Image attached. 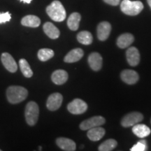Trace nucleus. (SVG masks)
<instances>
[{
	"mask_svg": "<svg viewBox=\"0 0 151 151\" xmlns=\"http://www.w3.org/2000/svg\"><path fill=\"white\" fill-rule=\"evenodd\" d=\"M46 13L52 20L56 22H62L65 20L67 14L65 7L60 1L55 0L48 6Z\"/></svg>",
	"mask_w": 151,
	"mask_h": 151,
	"instance_id": "f257e3e1",
	"label": "nucleus"
},
{
	"mask_svg": "<svg viewBox=\"0 0 151 151\" xmlns=\"http://www.w3.org/2000/svg\"><path fill=\"white\" fill-rule=\"evenodd\" d=\"M28 95L27 89L21 86H10L6 90V97L11 104H18L24 101Z\"/></svg>",
	"mask_w": 151,
	"mask_h": 151,
	"instance_id": "f03ea898",
	"label": "nucleus"
},
{
	"mask_svg": "<svg viewBox=\"0 0 151 151\" xmlns=\"http://www.w3.org/2000/svg\"><path fill=\"white\" fill-rule=\"evenodd\" d=\"M120 9L124 14L128 16H137L143 9V4L140 1L123 0L120 4Z\"/></svg>",
	"mask_w": 151,
	"mask_h": 151,
	"instance_id": "7ed1b4c3",
	"label": "nucleus"
},
{
	"mask_svg": "<svg viewBox=\"0 0 151 151\" xmlns=\"http://www.w3.org/2000/svg\"><path fill=\"white\" fill-rule=\"evenodd\" d=\"M24 115L27 123L30 126L35 125L37 122L39 115V109L37 104L35 101H29L26 105Z\"/></svg>",
	"mask_w": 151,
	"mask_h": 151,
	"instance_id": "20e7f679",
	"label": "nucleus"
},
{
	"mask_svg": "<svg viewBox=\"0 0 151 151\" xmlns=\"http://www.w3.org/2000/svg\"><path fill=\"white\" fill-rule=\"evenodd\" d=\"M67 109L72 114L80 115L84 113L87 111L88 105L83 100L75 99L68 104Z\"/></svg>",
	"mask_w": 151,
	"mask_h": 151,
	"instance_id": "39448f33",
	"label": "nucleus"
},
{
	"mask_svg": "<svg viewBox=\"0 0 151 151\" xmlns=\"http://www.w3.org/2000/svg\"><path fill=\"white\" fill-rule=\"evenodd\" d=\"M143 119V116L139 112H132L126 115L121 120V124L124 127H129L139 123Z\"/></svg>",
	"mask_w": 151,
	"mask_h": 151,
	"instance_id": "423d86ee",
	"label": "nucleus"
},
{
	"mask_svg": "<svg viewBox=\"0 0 151 151\" xmlns=\"http://www.w3.org/2000/svg\"><path fill=\"white\" fill-rule=\"evenodd\" d=\"M105 118L102 116H94L81 122L80 128L82 130H88L91 128L102 125L105 123Z\"/></svg>",
	"mask_w": 151,
	"mask_h": 151,
	"instance_id": "0eeeda50",
	"label": "nucleus"
},
{
	"mask_svg": "<svg viewBox=\"0 0 151 151\" xmlns=\"http://www.w3.org/2000/svg\"><path fill=\"white\" fill-rule=\"evenodd\" d=\"M62 101H63V97L60 93L55 92V93L50 94L47 100V108L48 110L52 111L58 110L61 106Z\"/></svg>",
	"mask_w": 151,
	"mask_h": 151,
	"instance_id": "6e6552de",
	"label": "nucleus"
},
{
	"mask_svg": "<svg viewBox=\"0 0 151 151\" xmlns=\"http://www.w3.org/2000/svg\"><path fill=\"white\" fill-rule=\"evenodd\" d=\"M1 60L3 65L11 73H14L17 71L18 66L15 60L12 56L8 52H4L1 55Z\"/></svg>",
	"mask_w": 151,
	"mask_h": 151,
	"instance_id": "1a4fd4ad",
	"label": "nucleus"
},
{
	"mask_svg": "<svg viewBox=\"0 0 151 151\" xmlns=\"http://www.w3.org/2000/svg\"><path fill=\"white\" fill-rule=\"evenodd\" d=\"M111 31V25L108 22H101L97 26V37L99 40L104 41L108 39Z\"/></svg>",
	"mask_w": 151,
	"mask_h": 151,
	"instance_id": "9d476101",
	"label": "nucleus"
},
{
	"mask_svg": "<svg viewBox=\"0 0 151 151\" xmlns=\"http://www.w3.org/2000/svg\"><path fill=\"white\" fill-rule=\"evenodd\" d=\"M126 57L129 65L132 67H136L140 62V53L135 47H130L126 52Z\"/></svg>",
	"mask_w": 151,
	"mask_h": 151,
	"instance_id": "9b49d317",
	"label": "nucleus"
},
{
	"mask_svg": "<svg viewBox=\"0 0 151 151\" xmlns=\"http://www.w3.org/2000/svg\"><path fill=\"white\" fill-rule=\"evenodd\" d=\"M121 79L127 84L133 85L137 83L139 81V76L137 71L131 69H125L120 73Z\"/></svg>",
	"mask_w": 151,
	"mask_h": 151,
	"instance_id": "f8f14e48",
	"label": "nucleus"
},
{
	"mask_svg": "<svg viewBox=\"0 0 151 151\" xmlns=\"http://www.w3.org/2000/svg\"><path fill=\"white\" fill-rule=\"evenodd\" d=\"M88 63L92 70L99 71L102 67V57L98 52H92L88 57Z\"/></svg>",
	"mask_w": 151,
	"mask_h": 151,
	"instance_id": "ddd939ff",
	"label": "nucleus"
},
{
	"mask_svg": "<svg viewBox=\"0 0 151 151\" xmlns=\"http://www.w3.org/2000/svg\"><path fill=\"white\" fill-rule=\"evenodd\" d=\"M84 55L83 50L81 48H75L71 50L64 58V61L67 63H73L78 62Z\"/></svg>",
	"mask_w": 151,
	"mask_h": 151,
	"instance_id": "4468645a",
	"label": "nucleus"
},
{
	"mask_svg": "<svg viewBox=\"0 0 151 151\" xmlns=\"http://www.w3.org/2000/svg\"><path fill=\"white\" fill-rule=\"evenodd\" d=\"M56 143L62 150L66 151H74L76 148L74 141L65 137H60L57 139Z\"/></svg>",
	"mask_w": 151,
	"mask_h": 151,
	"instance_id": "2eb2a0df",
	"label": "nucleus"
},
{
	"mask_svg": "<svg viewBox=\"0 0 151 151\" xmlns=\"http://www.w3.org/2000/svg\"><path fill=\"white\" fill-rule=\"evenodd\" d=\"M68 78H69V76H68L67 72L62 69H58V70L55 71L51 76L52 82L58 86L65 83L68 80Z\"/></svg>",
	"mask_w": 151,
	"mask_h": 151,
	"instance_id": "dca6fc26",
	"label": "nucleus"
},
{
	"mask_svg": "<svg viewBox=\"0 0 151 151\" xmlns=\"http://www.w3.org/2000/svg\"><path fill=\"white\" fill-rule=\"evenodd\" d=\"M134 41V37L132 34H122L117 39V45L119 48H125L129 47Z\"/></svg>",
	"mask_w": 151,
	"mask_h": 151,
	"instance_id": "f3484780",
	"label": "nucleus"
},
{
	"mask_svg": "<svg viewBox=\"0 0 151 151\" xmlns=\"http://www.w3.org/2000/svg\"><path fill=\"white\" fill-rule=\"evenodd\" d=\"M43 31L46 35L52 39H56L60 37V30L53 24L50 22H47L43 24Z\"/></svg>",
	"mask_w": 151,
	"mask_h": 151,
	"instance_id": "a211bd4d",
	"label": "nucleus"
},
{
	"mask_svg": "<svg viewBox=\"0 0 151 151\" xmlns=\"http://www.w3.org/2000/svg\"><path fill=\"white\" fill-rule=\"evenodd\" d=\"M88 130L89 131L87 133V136L92 141H99L105 134V129L102 127H95Z\"/></svg>",
	"mask_w": 151,
	"mask_h": 151,
	"instance_id": "6ab92c4d",
	"label": "nucleus"
},
{
	"mask_svg": "<svg viewBox=\"0 0 151 151\" xmlns=\"http://www.w3.org/2000/svg\"><path fill=\"white\" fill-rule=\"evenodd\" d=\"M132 132L137 137L139 138H144L148 137L150 134V129L146 124H136L132 127Z\"/></svg>",
	"mask_w": 151,
	"mask_h": 151,
	"instance_id": "aec40b11",
	"label": "nucleus"
},
{
	"mask_svg": "<svg viewBox=\"0 0 151 151\" xmlns=\"http://www.w3.org/2000/svg\"><path fill=\"white\" fill-rule=\"evenodd\" d=\"M21 24L25 27H37L40 25L41 20L39 17L33 15H28L22 19Z\"/></svg>",
	"mask_w": 151,
	"mask_h": 151,
	"instance_id": "412c9836",
	"label": "nucleus"
},
{
	"mask_svg": "<svg viewBox=\"0 0 151 151\" xmlns=\"http://www.w3.org/2000/svg\"><path fill=\"white\" fill-rule=\"evenodd\" d=\"M81 19V15L78 13H73L69 16L67 20V25L72 31H76L78 29L79 23Z\"/></svg>",
	"mask_w": 151,
	"mask_h": 151,
	"instance_id": "4be33fe9",
	"label": "nucleus"
},
{
	"mask_svg": "<svg viewBox=\"0 0 151 151\" xmlns=\"http://www.w3.org/2000/svg\"><path fill=\"white\" fill-rule=\"evenodd\" d=\"M77 40L83 45H90L92 43V35L88 31H82L77 35Z\"/></svg>",
	"mask_w": 151,
	"mask_h": 151,
	"instance_id": "5701e85b",
	"label": "nucleus"
},
{
	"mask_svg": "<svg viewBox=\"0 0 151 151\" xmlns=\"http://www.w3.org/2000/svg\"><path fill=\"white\" fill-rule=\"evenodd\" d=\"M19 65H20V70L24 76L27 78H31L32 76L33 71L30 68V66L27 60L25 59H20L19 61Z\"/></svg>",
	"mask_w": 151,
	"mask_h": 151,
	"instance_id": "b1692460",
	"label": "nucleus"
},
{
	"mask_svg": "<svg viewBox=\"0 0 151 151\" xmlns=\"http://www.w3.org/2000/svg\"><path fill=\"white\" fill-rule=\"evenodd\" d=\"M54 56V51L50 48L40 49L38 52V58L42 62L48 61Z\"/></svg>",
	"mask_w": 151,
	"mask_h": 151,
	"instance_id": "393cba45",
	"label": "nucleus"
},
{
	"mask_svg": "<svg viewBox=\"0 0 151 151\" xmlns=\"http://www.w3.org/2000/svg\"><path fill=\"white\" fill-rule=\"evenodd\" d=\"M118 145L117 141L115 139H108L105 141L99 146V151H111L113 150Z\"/></svg>",
	"mask_w": 151,
	"mask_h": 151,
	"instance_id": "a878e982",
	"label": "nucleus"
},
{
	"mask_svg": "<svg viewBox=\"0 0 151 151\" xmlns=\"http://www.w3.org/2000/svg\"><path fill=\"white\" fill-rule=\"evenodd\" d=\"M148 149L147 146L146 141L143 139V140L139 141L137 144H135L132 148L130 149L131 151H145Z\"/></svg>",
	"mask_w": 151,
	"mask_h": 151,
	"instance_id": "bb28decb",
	"label": "nucleus"
},
{
	"mask_svg": "<svg viewBox=\"0 0 151 151\" xmlns=\"http://www.w3.org/2000/svg\"><path fill=\"white\" fill-rule=\"evenodd\" d=\"M11 19V16L9 12L1 13L0 14V24L5 23V22L10 21Z\"/></svg>",
	"mask_w": 151,
	"mask_h": 151,
	"instance_id": "cd10ccee",
	"label": "nucleus"
},
{
	"mask_svg": "<svg viewBox=\"0 0 151 151\" xmlns=\"http://www.w3.org/2000/svg\"><path fill=\"white\" fill-rule=\"evenodd\" d=\"M104 2H106L108 4L112 5V6H117L119 4L120 0H104Z\"/></svg>",
	"mask_w": 151,
	"mask_h": 151,
	"instance_id": "c85d7f7f",
	"label": "nucleus"
},
{
	"mask_svg": "<svg viewBox=\"0 0 151 151\" xmlns=\"http://www.w3.org/2000/svg\"><path fill=\"white\" fill-rule=\"evenodd\" d=\"M19 1H21V2H23V3L30 4V3H31V1H32V0H19Z\"/></svg>",
	"mask_w": 151,
	"mask_h": 151,
	"instance_id": "c756f323",
	"label": "nucleus"
},
{
	"mask_svg": "<svg viewBox=\"0 0 151 151\" xmlns=\"http://www.w3.org/2000/svg\"><path fill=\"white\" fill-rule=\"evenodd\" d=\"M147 2H148V5L150 6V9H151V0H147Z\"/></svg>",
	"mask_w": 151,
	"mask_h": 151,
	"instance_id": "7c9ffc66",
	"label": "nucleus"
},
{
	"mask_svg": "<svg viewBox=\"0 0 151 151\" xmlns=\"http://www.w3.org/2000/svg\"><path fill=\"white\" fill-rule=\"evenodd\" d=\"M0 151H1V149H0Z\"/></svg>",
	"mask_w": 151,
	"mask_h": 151,
	"instance_id": "2f4dec72",
	"label": "nucleus"
}]
</instances>
